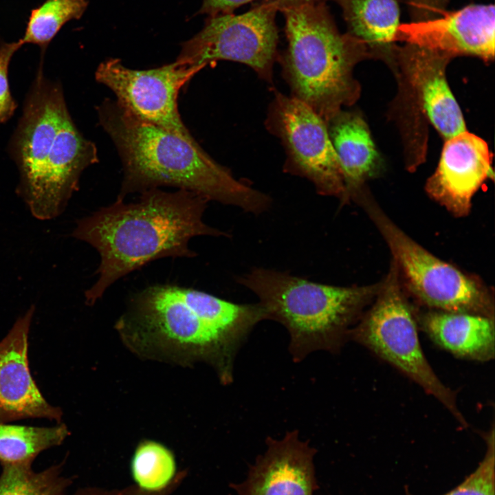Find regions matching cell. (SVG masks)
Segmentation results:
<instances>
[{
  "instance_id": "6da1fadb",
  "label": "cell",
  "mask_w": 495,
  "mask_h": 495,
  "mask_svg": "<svg viewBox=\"0 0 495 495\" xmlns=\"http://www.w3.org/2000/svg\"><path fill=\"white\" fill-rule=\"evenodd\" d=\"M265 320L259 302L234 303L198 289L157 285L132 298L117 329L133 351L181 364L204 362L228 385L237 353Z\"/></svg>"
},
{
  "instance_id": "7a4b0ae2",
  "label": "cell",
  "mask_w": 495,
  "mask_h": 495,
  "mask_svg": "<svg viewBox=\"0 0 495 495\" xmlns=\"http://www.w3.org/2000/svg\"><path fill=\"white\" fill-rule=\"evenodd\" d=\"M117 199L77 221L72 236L85 241L100 258L96 283L85 292L94 305L118 279L147 263L166 257L192 258L189 246L198 236L228 234L206 224L204 213L209 201L193 192L153 188L134 202Z\"/></svg>"
},
{
  "instance_id": "3957f363",
  "label": "cell",
  "mask_w": 495,
  "mask_h": 495,
  "mask_svg": "<svg viewBox=\"0 0 495 495\" xmlns=\"http://www.w3.org/2000/svg\"><path fill=\"white\" fill-rule=\"evenodd\" d=\"M97 111L100 124L115 144L122 163L123 179L117 199L167 186L254 214L270 208L272 199L267 194L236 179L201 146L136 118L116 100H104Z\"/></svg>"
},
{
  "instance_id": "277c9868",
  "label": "cell",
  "mask_w": 495,
  "mask_h": 495,
  "mask_svg": "<svg viewBox=\"0 0 495 495\" xmlns=\"http://www.w3.org/2000/svg\"><path fill=\"white\" fill-rule=\"evenodd\" d=\"M287 47L278 59L292 96L326 123L359 95L353 68L371 55L364 44L338 29L325 3L283 9Z\"/></svg>"
},
{
  "instance_id": "5b68a950",
  "label": "cell",
  "mask_w": 495,
  "mask_h": 495,
  "mask_svg": "<svg viewBox=\"0 0 495 495\" xmlns=\"http://www.w3.org/2000/svg\"><path fill=\"white\" fill-rule=\"evenodd\" d=\"M237 282L252 292L268 320L283 324L295 362L311 353L340 352L362 309L376 287H340L310 281L287 272L257 267Z\"/></svg>"
},
{
  "instance_id": "8992f818",
  "label": "cell",
  "mask_w": 495,
  "mask_h": 495,
  "mask_svg": "<svg viewBox=\"0 0 495 495\" xmlns=\"http://www.w3.org/2000/svg\"><path fill=\"white\" fill-rule=\"evenodd\" d=\"M381 287L374 305L353 327L349 338L368 348L438 399L462 426L467 422L454 393L437 376L419 340L417 324L393 269Z\"/></svg>"
},
{
  "instance_id": "52a82bcc",
  "label": "cell",
  "mask_w": 495,
  "mask_h": 495,
  "mask_svg": "<svg viewBox=\"0 0 495 495\" xmlns=\"http://www.w3.org/2000/svg\"><path fill=\"white\" fill-rule=\"evenodd\" d=\"M273 0L256 3L235 15L209 16L202 30L184 42L176 62L202 69L217 60H230L251 67L262 80L272 83L278 41Z\"/></svg>"
},
{
  "instance_id": "ba28073f",
  "label": "cell",
  "mask_w": 495,
  "mask_h": 495,
  "mask_svg": "<svg viewBox=\"0 0 495 495\" xmlns=\"http://www.w3.org/2000/svg\"><path fill=\"white\" fill-rule=\"evenodd\" d=\"M364 204L385 239L396 267L419 300L439 311L494 317L492 302L481 285L414 241L373 204Z\"/></svg>"
},
{
  "instance_id": "9c48e42d",
  "label": "cell",
  "mask_w": 495,
  "mask_h": 495,
  "mask_svg": "<svg viewBox=\"0 0 495 495\" xmlns=\"http://www.w3.org/2000/svg\"><path fill=\"white\" fill-rule=\"evenodd\" d=\"M265 124L284 147L285 172L306 178L320 195L346 201L342 170L327 124L312 109L274 89Z\"/></svg>"
},
{
  "instance_id": "30bf717a",
  "label": "cell",
  "mask_w": 495,
  "mask_h": 495,
  "mask_svg": "<svg viewBox=\"0 0 495 495\" xmlns=\"http://www.w3.org/2000/svg\"><path fill=\"white\" fill-rule=\"evenodd\" d=\"M200 70L176 61L149 69H133L120 59L109 58L99 65L95 76L134 116L201 147L184 124L177 105L180 89Z\"/></svg>"
},
{
  "instance_id": "8fae6325",
  "label": "cell",
  "mask_w": 495,
  "mask_h": 495,
  "mask_svg": "<svg viewBox=\"0 0 495 495\" xmlns=\"http://www.w3.org/2000/svg\"><path fill=\"white\" fill-rule=\"evenodd\" d=\"M42 62L10 144L18 166L17 192L25 201L33 191L64 116L68 112L59 83L47 79Z\"/></svg>"
},
{
  "instance_id": "7c38bea8",
  "label": "cell",
  "mask_w": 495,
  "mask_h": 495,
  "mask_svg": "<svg viewBox=\"0 0 495 495\" xmlns=\"http://www.w3.org/2000/svg\"><path fill=\"white\" fill-rule=\"evenodd\" d=\"M98 162L95 144L76 128L69 111L64 116L37 183L24 201L40 220L58 217L78 190L80 177Z\"/></svg>"
},
{
  "instance_id": "4fadbf2b",
  "label": "cell",
  "mask_w": 495,
  "mask_h": 495,
  "mask_svg": "<svg viewBox=\"0 0 495 495\" xmlns=\"http://www.w3.org/2000/svg\"><path fill=\"white\" fill-rule=\"evenodd\" d=\"M492 4H471L439 16L400 24L395 40L450 56L494 57L495 15Z\"/></svg>"
},
{
  "instance_id": "5bb4252c",
  "label": "cell",
  "mask_w": 495,
  "mask_h": 495,
  "mask_svg": "<svg viewBox=\"0 0 495 495\" xmlns=\"http://www.w3.org/2000/svg\"><path fill=\"white\" fill-rule=\"evenodd\" d=\"M266 450L250 466L247 478L234 484L239 495H314L318 488L314 463L317 450L298 431L281 439L267 437Z\"/></svg>"
},
{
  "instance_id": "9a60e30c",
  "label": "cell",
  "mask_w": 495,
  "mask_h": 495,
  "mask_svg": "<svg viewBox=\"0 0 495 495\" xmlns=\"http://www.w3.org/2000/svg\"><path fill=\"white\" fill-rule=\"evenodd\" d=\"M34 311L32 305L0 342V423L29 418L61 423L62 410L47 402L30 370L28 336Z\"/></svg>"
},
{
  "instance_id": "2e32d148",
  "label": "cell",
  "mask_w": 495,
  "mask_h": 495,
  "mask_svg": "<svg viewBox=\"0 0 495 495\" xmlns=\"http://www.w3.org/2000/svg\"><path fill=\"white\" fill-rule=\"evenodd\" d=\"M491 160L487 143L474 134L465 131L447 139L426 191L454 214L465 215L481 184L493 178Z\"/></svg>"
},
{
  "instance_id": "e0dca14e",
  "label": "cell",
  "mask_w": 495,
  "mask_h": 495,
  "mask_svg": "<svg viewBox=\"0 0 495 495\" xmlns=\"http://www.w3.org/2000/svg\"><path fill=\"white\" fill-rule=\"evenodd\" d=\"M396 55L408 74L422 109L435 129L449 139L466 131L461 109L446 78L450 55L407 43Z\"/></svg>"
},
{
  "instance_id": "ac0fdd59",
  "label": "cell",
  "mask_w": 495,
  "mask_h": 495,
  "mask_svg": "<svg viewBox=\"0 0 495 495\" xmlns=\"http://www.w3.org/2000/svg\"><path fill=\"white\" fill-rule=\"evenodd\" d=\"M421 324L434 342L458 358L479 362L494 358V317L439 311L424 315Z\"/></svg>"
},
{
  "instance_id": "d6986e66",
  "label": "cell",
  "mask_w": 495,
  "mask_h": 495,
  "mask_svg": "<svg viewBox=\"0 0 495 495\" xmlns=\"http://www.w3.org/2000/svg\"><path fill=\"white\" fill-rule=\"evenodd\" d=\"M326 124L342 170L347 201L377 172L380 156L368 126L358 113L341 110Z\"/></svg>"
},
{
  "instance_id": "ffe728a7",
  "label": "cell",
  "mask_w": 495,
  "mask_h": 495,
  "mask_svg": "<svg viewBox=\"0 0 495 495\" xmlns=\"http://www.w3.org/2000/svg\"><path fill=\"white\" fill-rule=\"evenodd\" d=\"M348 33L362 42L371 55H396L399 23L397 0H337Z\"/></svg>"
},
{
  "instance_id": "44dd1931",
  "label": "cell",
  "mask_w": 495,
  "mask_h": 495,
  "mask_svg": "<svg viewBox=\"0 0 495 495\" xmlns=\"http://www.w3.org/2000/svg\"><path fill=\"white\" fill-rule=\"evenodd\" d=\"M69 434L63 423L52 427L0 423V464H32L41 452L60 446Z\"/></svg>"
},
{
  "instance_id": "7402d4cb",
  "label": "cell",
  "mask_w": 495,
  "mask_h": 495,
  "mask_svg": "<svg viewBox=\"0 0 495 495\" xmlns=\"http://www.w3.org/2000/svg\"><path fill=\"white\" fill-rule=\"evenodd\" d=\"M72 483L63 463L35 471L32 464L2 466L0 495H69Z\"/></svg>"
},
{
  "instance_id": "603a6c76",
  "label": "cell",
  "mask_w": 495,
  "mask_h": 495,
  "mask_svg": "<svg viewBox=\"0 0 495 495\" xmlns=\"http://www.w3.org/2000/svg\"><path fill=\"white\" fill-rule=\"evenodd\" d=\"M131 470L137 487L146 492H163L176 482L174 455L166 447L154 441H144L138 446Z\"/></svg>"
},
{
  "instance_id": "cb8c5ba5",
  "label": "cell",
  "mask_w": 495,
  "mask_h": 495,
  "mask_svg": "<svg viewBox=\"0 0 495 495\" xmlns=\"http://www.w3.org/2000/svg\"><path fill=\"white\" fill-rule=\"evenodd\" d=\"M87 6V0H45L32 10L21 38L23 44L37 45L44 52L61 28L71 20L79 19Z\"/></svg>"
},
{
  "instance_id": "d4e9b609",
  "label": "cell",
  "mask_w": 495,
  "mask_h": 495,
  "mask_svg": "<svg viewBox=\"0 0 495 495\" xmlns=\"http://www.w3.org/2000/svg\"><path fill=\"white\" fill-rule=\"evenodd\" d=\"M487 450L476 469L460 485L444 495H494V429L484 435ZM405 495H413L407 485Z\"/></svg>"
},
{
  "instance_id": "484cf974",
  "label": "cell",
  "mask_w": 495,
  "mask_h": 495,
  "mask_svg": "<svg viewBox=\"0 0 495 495\" xmlns=\"http://www.w3.org/2000/svg\"><path fill=\"white\" fill-rule=\"evenodd\" d=\"M23 45L21 39L0 43V124L10 119L17 107L10 90L8 74L12 57Z\"/></svg>"
},
{
  "instance_id": "4316f807",
  "label": "cell",
  "mask_w": 495,
  "mask_h": 495,
  "mask_svg": "<svg viewBox=\"0 0 495 495\" xmlns=\"http://www.w3.org/2000/svg\"><path fill=\"white\" fill-rule=\"evenodd\" d=\"M412 21H425L441 16L450 0H406Z\"/></svg>"
},
{
  "instance_id": "83f0119b",
  "label": "cell",
  "mask_w": 495,
  "mask_h": 495,
  "mask_svg": "<svg viewBox=\"0 0 495 495\" xmlns=\"http://www.w3.org/2000/svg\"><path fill=\"white\" fill-rule=\"evenodd\" d=\"M254 1L256 0H202L197 14H208L209 16L232 14L239 7Z\"/></svg>"
},
{
  "instance_id": "f1b7e54d",
  "label": "cell",
  "mask_w": 495,
  "mask_h": 495,
  "mask_svg": "<svg viewBox=\"0 0 495 495\" xmlns=\"http://www.w3.org/2000/svg\"><path fill=\"white\" fill-rule=\"evenodd\" d=\"M278 10L281 11L283 9L298 6L305 4H313L318 3H325L327 0H273ZM336 1L337 0H333Z\"/></svg>"
}]
</instances>
